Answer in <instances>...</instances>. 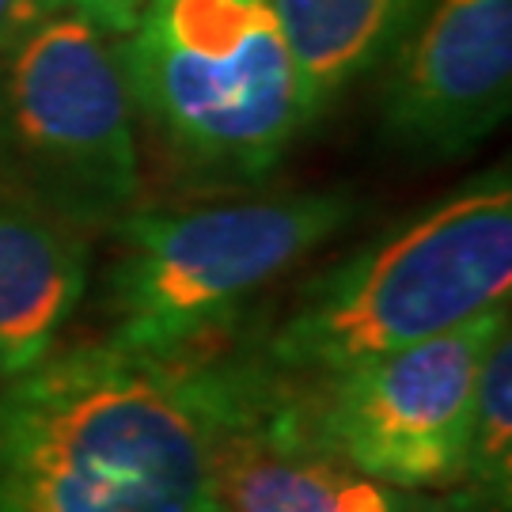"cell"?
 Here are the masks:
<instances>
[{
	"mask_svg": "<svg viewBox=\"0 0 512 512\" xmlns=\"http://www.w3.org/2000/svg\"><path fill=\"white\" fill-rule=\"evenodd\" d=\"M54 12H61V0H0V57L12 54Z\"/></svg>",
	"mask_w": 512,
	"mask_h": 512,
	"instance_id": "7c38bea8",
	"label": "cell"
},
{
	"mask_svg": "<svg viewBox=\"0 0 512 512\" xmlns=\"http://www.w3.org/2000/svg\"><path fill=\"white\" fill-rule=\"evenodd\" d=\"M118 54L133 107L190 175L255 183L311 126L274 0H145Z\"/></svg>",
	"mask_w": 512,
	"mask_h": 512,
	"instance_id": "277c9868",
	"label": "cell"
},
{
	"mask_svg": "<svg viewBox=\"0 0 512 512\" xmlns=\"http://www.w3.org/2000/svg\"><path fill=\"white\" fill-rule=\"evenodd\" d=\"M179 365L205 421L217 512H448L440 494H410L353 467L319 433L300 384L251 346Z\"/></svg>",
	"mask_w": 512,
	"mask_h": 512,
	"instance_id": "8992f818",
	"label": "cell"
},
{
	"mask_svg": "<svg viewBox=\"0 0 512 512\" xmlns=\"http://www.w3.org/2000/svg\"><path fill=\"white\" fill-rule=\"evenodd\" d=\"M61 8L76 12L80 19H88L92 27L107 31V35L122 38L137 23L145 0H61Z\"/></svg>",
	"mask_w": 512,
	"mask_h": 512,
	"instance_id": "4fadbf2b",
	"label": "cell"
},
{
	"mask_svg": "<svg viewBox=\"0 0 512 512\" xmlns=\"http://www.w3.org/2000/svg\"><path fill=\"white\" fill-rule=\"evenodd\" d=\"M509 308L319 380H296L319 433L365 475L410 494L456 482L478 368Z\"/></svg>",
	"mask_w": 512,
	"mask_h": 512,
	"instance_id": "52a82bcc",
	"label": "cell"
},
{
	"mask_svg": "<svg viewBox=\"0 0 512 512\" xmlns=\"http://www.w3.org/2000/svg\"><path fill=\"white\" fill-rule=\"evenodd\" d=\"M92 236L0 183V380L42 365L92 285Z\"/></svg>",
	"mask_w": 512,
	"mask_h": 512,
	"instance_id": "9c48e42d",
	"label": "cell"
},
{
	"mask_svg": "<svg viewBox=\"0 0 512 512\" xmlns=\"http://www.w3.org/2000/svg\"><path fill=\"white\" fill-rule=\"evenodd\" d=\"M357 217L346 190L129 209L110 224L103 342L152 361L224 346L270 285Z\"/></svg>",
	"mask_w": 512,
	"mask_h": 512,
	"instance_id": "3957f363",
	"label": "cell"
},
{
	"mask_svg": "<svg viewBox=\"0 0 512 512\" xmlns=\"http://www.w3.org/2000/svg\"><path fill=\"white\" fill-rule=\"evenodd\" d=\"M133 122L118 42L69 8L0 57V183L88 232L137 205Z\"/></svg>",
	"mask_w": 512,
	"mask_h": 512,
	"instance_id": "5b68a950",
	"label": "cell"
},
{
	"mask_svg": "<svg viewBox=\"0 0 512 512\" xmlns=\"http://www.w3.org/2000/svg\"><path fill=\"white\" fill-rule=\"evenodd\" d=\"M433 0H274L311 122L384 61Z\"/></svg>",
	"mask_w": 512,
	"mask_h": 512,
	"instance_id": "30bf717a",
	"label": "cell"
},
{
	"mask_svg": "<svg viewBox=\"0 0 512 512\" xmlns=\"http://www.w3.org/2000/svg\"><path fill=\"white\" fill-rule=\"evenodd\" d=\"M440 497L448 512H512V323L482 357L463 459Z\"/></svg>",
	"mask_w": 512,
	"mask_h": 512,
	"instance_id": "8fae6325",
	"label": "cell"
},
{
	"mask_svg": "<svg viewBox=\"0 0 512 512\" xmlns=\"http://www.w3.org/2000/svg\"><path fill=\"white\" fill-rule=\"evenodd\" d=\"M384 65L387 141L429 160L471 152L512 107V0H433Z\"/></svg>",
	"mask_w": 512,
	"mask_h": 512,
	"instance_id": "ba28073f",
	"label": "cell"
},
{
	"mask_svg": "<svg viewBox=\"0 0 512 512\" xmlns=\"http://www.w3.org/2000/svg\"><path fill=\"white\" fill-rule=\"evenodd\" d=\"M512 296V183L490 171L300 285L251 349L289 380H319L437 338Z\"/></svg>",
	"mask_w": 512,
	"mask_h": 512,
	"instance_id": "7a4b0ae2",
	"label": "cell"
},
{
	"mask_svg": "<svg viewBox=\"0 0 512 512\" xmlns=\"http://www.w3.org/2000/svg\"><path fill=\"white\" fill-rule=\"evenodd\" d=\"M0 512H217L186 368L99 338L0 380Z\"/></svg>",
	"mask_w": 512,
	"mask_h": 512,
	"instance_id": "6da1fadb",
	"label": "cell"
}]
</instances>
